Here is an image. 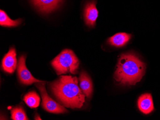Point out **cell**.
I'll return each mask as SVG.
<instances>
[{"mask_svg":"<svg viewBox=\"0 0 160 120\" xmlns=\"http://www.w3.org/2000/svg\"><path fill=\"white\" fill-rule=\"evenodd\" d=\"M50 88L58 100L67 108L79 109L85 102V95L79 88L76 77L62 76L50 83Z\"/></svg>","mask_w":160,"mask_h":120,"instance_id":"cell-1","label":"cell"},{"mask_svg":"<svg viewBox=\"0 0 160 120\" xmlns=\"http://www.w3.org/2000/svg\"><path fill=\"white\" fill-rule=\"evenodd\" d=\"M145 64L133 54H124L118 60L114 79L122 85H135L144 75Z\"/></svg>","mask_w":160,"mask_h":120,"instance_id":"cell-2","label":"cell"},{"mask_svg":"<svg viewBox=\"0 0 160 120\" xmlns=\"http://www.w3.org/2000/svg\"><path fill=\"white\" fill-rule=\"evenodd\" d=\"M52 64L58 75L68 73L75 74L79 67V62L72 51L65 49L53 60Z\"/></svg>","mask_w":160,"mask_h":120,"instance_id":"cell-3","label":"cell"},{"mask_svg":"<svg viewBox=\"0 0 160 120\" xmlns=\"http://www.w3.org/2000/svg\"><path fill=\"white\" fill-rule=\"evenodd\" d=\"M36 86L40 91L42 98V107L46 111L53 113H63L67 112L64 107L55 102L48 95L44 82H37Z\"/></svg>","mask_w":160,"mask_h":120,"instance_id":"cell-4","label":"cell"},{"mask_svg":"<svg viewBox=\"0 0 160 120\" xmlns=\"http://www.w3.org/2000/svg\"><path fill=\"white\" fill-rule=\"evenodd\" d=\"M25 62L26 57L24 55H22L19 59L18 67V76L20 81L26 85H29L37 82H43L34 78L27 69Z\"/></svg>","mask_w":160,"mask_h":120,"instance_id":"cell-5","label":"cell"},{"mask_svg":"<svg viewBox=\"0 0 160 120\" xmlns=\"http://www.w3.org/2000/svg\"><path fill=\"white\" fill-rule=\"evenodd\" d=\"M31 1L39 12L48 13L58 8L63 0H31Z\"/></svg>","mask_w":160,"mask_h":120,"instance_id":"cell-6","label":"cell"},{"mask_svg":"<svg viewBox=\"0 0 160 120\" xmlns=\"http://www.w3.org/2000/svg\"><path fill=\"white\" fill-rule=\"evenodd\" d=\"M98 16V12L96 7V2L92 0L86 3L84 10V17L87 26L93 27Z\"/></svg>","mask_w":160,"mask_h":120,"instance_id":"cell-7","label":"cell"},{"mask_svg":"<svg viewBox=\"0 0 160 120\" xmlns=\"http://www.w3.org/2000/svg\"><path fill=\"white\" fill-rule=\"evenodd\" d=\"M16 50L13 47L10 48L2 61V67L3 70L7 73L12 74L17 68V60Z\"/></svg>","mask_w":160,"mask_h":120,"instance_id":"cell-8","label":"cell"},{"mask_svg":"<svg viewBox=\"0 0 160 120\" xmlns=\"http://www.w3.org/2000/svg\"><path fill=\"white\" fill-rule=\"evenodd\" d=\"M139 110L145 114H150L154 110L153 100L152 95L145 94L142 95L138 101Z\"/></svg>","mask_w":160,"mask_h":120,"instance_id":"cell-9","label":"cell"},{"mask_svg":"<svg viewBox=\"0 0 160 120\" xmlns=\"http://www.w3.org/2000/svg\"><path fill=\"white\" fill-rule=\"evenodd\" d=\"M80 89L87 98H90L92 93V84L91 79L88 74L84 72L80 74L79 78Z\"/></svg>","mask_w":160,"mask_h":120,"instance_id":"cell-10","label":"cell"},{"mask_svg":"<svg viewBox=\"0 0 160 120\" xmlns=\"http://www.w3.org/2000/svg\"><path fill=\"white\" fill-rule=\"evenodd\" d=\"M131 38L130 34L125 33H119L115 34L109 38L108 43L110 45L117 47L124 46Z\"/></svg>","mask_w":160,"mask_h":120,"instance_id":"cell-11","label":"cell"},{"mask_svg":"<svg viewBox=\"0 0 160 120\" xmlns=\"http://www.w3.org/2000/svg\"><path fill=\"white\" fill-rule=\"evenodd\" d=\"M24 101L29 107L36 108L39 106L40 98L36 91H30L25 96Z\"/></svg>","mask_w":160,"mask_h":120,"instance_id":"cell-12","label":"cell"},{"mask_svg":"<svg viewBox=\"0 0 160 120\" xmlns=\"http://www.w3.org/2000/svg\"><path fill=\"white\" fill-rule=\"evenodd\" d=\"M22 19L12 20L3 11H0V25L4 27H16L20 25Z\"/></svg>","mask_w":160,"mask_h":120,"instance_id":"cell-13","label":"cell"},{"mask_svg":"<svg viewBox=\"0 0 160 120\" xmlns=\"http://www.w3.org/2000/svg\"><path fill=\"white\" fill-rule=\"evenodd\" d=\"M11 118L13 120H28L25 111L20 107H15L12 110Z\"/></svg>","mask_w":160,"mask_h":120,"instance_id":"cell-14","label":"cell"}]
</instances>
